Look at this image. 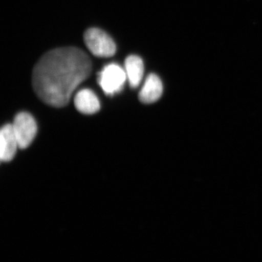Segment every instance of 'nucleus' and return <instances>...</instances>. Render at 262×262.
<instances>
[{"label":"nucleus","instance_id":"20e7f679","mask_svg":"<svg viewBox=\"0 0 262 262\" xmlns=\"http://www.w3.org/2000/svg\"><path fill=\"white\" fill-rule=\"evenodd\" d=\"M12 125L19 148L26 149L28 147L32 144L37 132V123L34 117L29 113H19L15 116Z\"/></svg>","mask_w":262,"mask_h":262},{"label":"nucleus","instance_id":"f257e3e1","mask_svg":"<svg viewBox=\"0 0 262 262\" xmlns=\"http://www.w3.org/2000/svg\"><path fill=\"white\" fill-rule=\"evenodd\" d=\"M91 72L92 61L80 48H56L45 53L34 66L33 89L46 104L63 107Z\"/></svg>","mask_w":262,"mask_h":262},{"label":"nucleus","instance_id":"39448f33","mask_svg":"<svg viewBox=\"0 0 262 262\" xmlns=\"http://www.w3.org/2000/svg\"><path fill=\"white\" fill-rule=\"evenodd\" d=\"M19 148L18 141L10 124L2 127L0 132V159L3 162H9L13 159Z\"/></svg>","mask_w":262,"mask_h":262},{"label":"nucleus","instance_id":"7ed1b4c3","mask_svg":"<svg viewBox=\"0 0 262 262\" xmlns=\"http://www.w3.org/2000/svg\"><path fill=\"white\" fill-rule=\"evenodd\" d=\"M125 71L116 63L103 67L98 76V82L105 94L113 96L121 92L126 82Z\"/></svg>","mask_w":262,"mask_h":262},{"label":"nucleus","instance_id":"0eeeda50","mask_svg":"<svg viewBox=\"0 0 262 262\" xmlns=\"http://www.w3.org/2000/svg\"><path fill=\"white\" fill-rule=\"evenodd\" d=\"M75 106L84 115L98 113L101 107L97 96L90 89H82L77 93L75 98Z\"/></svg>","mask_w":262,"mask_h":262},{"label":"nucleus","instance_id":"f03ea898","mask_svg":"<svg viewBox=\"0 0 262 262\" xmlns=\"http://www.w3.org/2000/svg\"><path fill=\"white\" fill-rule=\"evenodd\" d=\"M84 42L94 56L108 58L116 53V45L113 39L101 29L91 28L86 30Z\"/></svg>","mask_w":262,"mask_h":262},{"label":"nucleus","instance_id":"423d86ee","mask_svg":"<svg viewBox=\"0 0 262 262\" xmlns=\"http://www.w3.org/2000/svg\"><path fill=\"white\" fill-rule=\"evenodd\" d=\"M163 85L160 77L155 74H150L139 92V98L143 103L156 102L163 95Z\"/></svg>","mask_w":262,"mask_h":262},{"label":"nucleus","instance_id":"6e6552de","mask_svg":"<svg viewBox=\"0 0 262 262\" xmlns=\"http://www.w3.org/2000/svg\"><path fill=\"white\" fill-rule=\"evenodd\" d=\"M125 71L127 79L132 89H136L144 77V62L140 57L131 55L125 61Z\"/></svg>","mask_w":262,"mask_h":262}]
</instances>
